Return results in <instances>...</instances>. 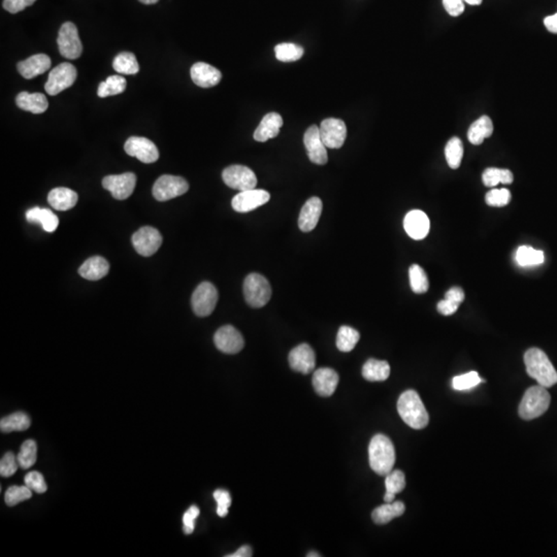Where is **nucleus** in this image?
Segmentation results:
<instances>
[{"label":"nucleus","mask_w":557,"mask_h":557,"mask_svg":"<svg viewBox=\"0 0 557 557\" xmlns=\"http://www.w3.org/2000/svg\"><path fill=\"white\" fill-rule=\"evenodd\" d=\"M79 196L74 190L65 187L55 188L48 195L51 207L57 211H68L78 203Z\"/></svg>","instance_id":"27"},{"label":"nucleus","mask_w":557,"mask_h":557,"mask_svg":"<svg viewBox=\"0 0 557 557\" xmlns=\"http://www.w3.org/2000/svg\"><path fill=\"white\" fill-rule=\"evenodd\" d=\"M362 376L370 382H382L387 380L390 376V366L389 362L368 359L362 368Z\"/></svg>","instance_id":"30"},{"label":"nucleus","mask_w":557,"mask_h":557,"mask_svg":"<svg viewBox=\"0 0 557 557\" xmlns=\"http://www.w3.org/2000/svg\"><path fill=\"white\" fill-rule=\"evenodd\" d=\"M464 1L471 4V6H479V4H481L482 0H464Z\"/></svg>","instance_id":"56"},{"label":"nucleus","mask_w":557,"mask_h":557,"mask_svg":"<svg viewBox=\"0 0 557 557\" xmlns=\"http://www.w3.org/2000/svg\"><path fill=\"white\" fill-rule=\"evenodd\" d=\"M189 190V184L182 177L164 175L158 178L154 184L153 196L158 201H166L185 194Z\"/></svg>","instance_id":"8"},{"label":"nucleus","mask_w":557,"mask_h":557,"mask_svg":"<svg viewBox=\"0 0 557 557\" xmlns=\"http://www.w3.org/2000/svg\"><path fill=\"white\" fill-rule=\"evenodd\" d=\"M214 343L218 350L225 354H237L245 346L243 336L231 325L220 327L214 336Z\"/></svg>","instance_id":"15"},{"label":"nucleus","mask_w":557,"mask_h":557,"mask_svg":"<svg viewBox=\"0 0 557 557\" xmlns=\"http://www.w3.org/2000/svg\"><path fill=\"white\" fill-rule=\"evenodd\" d=\"M445 299L460 305L464 301V292L460 287H452L446 292Z\"/></svg>","instance_id":"53"},{"label":"nucleus","mask_w":557,"mask_h":557,"mask_svg":"<svg viewBox=\"0 0 557 557\" xmlns=\"http://www.w3.org/2000/svg\"><path fill=\"white\" fill-rule=\"evenodd\" d=\"M406 511L405 503L402 501H392V503H386L380 507L376 508L372 511V518L375 524H387L391 521L394 518L400 517Z\"/></svg>","instance_id":"28"},{"label":"nucleus","mask_w":557,"mask_h":557,"mask_svg":"<svg viewBox=\"0 0 557 557\" xmlns=\"http://www.w3.org/2000/svg\"><path fill=\"white\" fill-rule=\"evenodd\" d=\"M511 192L503 188V189H492L486 194L485 201L490 207H501L507 205L511 201Z\"/></svg>","instance_id":"45"},{"label":"nucleus","mask_w":557,"mask_h":557,"mask_svg":"<svg viewBox=\"0 0 557 557\" xmlns=\"http://www.w3.org/2000/svg\"><path fill=\"white\" fill-rule=\"evenodd\" d=\"M551 402L549 392L541 385L526 390L519 405V416L524 420H533L542 416L548 410Z\"/></svg>","instance_id":"4"},{"label":"nucleus","mask_w":557,"mask_h":557,"mask_svg":"<svg viewBox=\"0 0 557 557\" xmlns=\"http://www.w3.org/2000/svg\"><path fill=\"white\" fill-rule=\"evenodd\" d=\"M19 466L18 457L13 452H8L0 462V475L4 478L12 477Z\"/></svg>","instance_id":"46"},{"label":"nucleus","mask_w":557,"mask_h":557,"mask_svg":"<svg viewBox=\"0 0 557 557\" xmlns=\"http://www.w3.org/2000/svg\"><path fill=\"white\" fill-rule=\"evenodd\" d=\"M16 104L21 110L32 113H42L48 109L49 104L46 95L42 93H29L21 92L16 97Z\"/></svg>","instance_id":"26"},{"label":"nucleus","mask_w":557,"mask_h":557,"mask_svg":"<svg viewBox=\"0 0 557 557\" xmlns=\"http://www.w3.org/2000/svg\"><path fill=\"white\" fill-rule=\"evenodd\" d=\"M370 466L380 476L389 475L395 464V450L391 440L384 434H376L368 446Z\"/></svg>","instance_id":"3"},{"label":"nucleus","mask_w":557,"mask_h":557,"mask_svg":"<svg viewBox=\"0 0 557 557\" xmlns=\"http://www.w3.org/2000/svg\"><path fill=\"white\" fill-rule=\"evenodd\" d=\"M443 4L450 16L457 17L464 13V0H443Z\"/></svg>","instance_id":"51"},{"label":"nucleus","mask_w":557,"mask_h":557,"mask_svg":"<svg viewBox=\"0 0 557 557\" xmlns=\"http://www.w3.org/2000/svg\"><path fill=\"white\" fill-rule=\"evenodd\" d=\"M304 52L301 46L291 42H283L275 47L276 58L282 62L297 61L303 57Z\"/></svg>","instance_id":"41"},{"label":"nucleus","mask_w":557,"mask_h":557,"mask_svg":"<svg viewBox=\"0 0 557 557\" xmlns=\"http://www.w3.org/2000/svg\"><path fill=\"white\" fill-rule=\"evenodd\" d=\"M132 241L136 252L145 257L155 254L162 245V237L159 231L150 226L139 228L132 235Z\"/></svg>","instance_id":"11"},{"label":"nucleus","mask_w":557,"mask_h":557,"mask_svg":"<svg viewBox=\"0 0 557 557\" xmlns=\"http://www.w3.org/2000/svg\"><path fill=\"white\" fill-rule=\"evenodd\" d=\"M398 411L405 423L414 430H423L428 425L430 415L415 390H407L400 396Z\"/></svg>","instance_id":"2"},{"label":"nucleus","mask_w":557,"mask_h":557,"mask_svg":"<svg viewBox=\"0 0 557 557\" xmlns=\"http://www.w3.org/2000/svg\"><path fill=\"white\" fill-rule=\"evenodd\" d=\"M319 130L325 147L329 149H340L346 141L347 127L343 120L336 118L323 120Z\"/></svg>","instance_id":"14"},{"label":"nucleus","mask_w":557,"mask_h":557,"mask_svg":"<svg viewBox=\"0 0 557 557\" xmlns=\"http://www.w3.org/2000/svg\"><path fill=\"white\" fill-rule=\"evenodd\" d=\"M110 265L107 259L102 256H93L87 259L79 269V274L84 278L90 281L100 280L108 275Z\"/></svg>","instance_id":"25"},{"label":"nucleus","mask_w":557,"mask_h":557,"mask_svg":"<svg viewBox=\"0 0 557 557\" xmlns=\"http://www.w3.org/2000/svg\"><path fill=\"white\" fill-rule=\"evenodd\" d=\"M222 179L228 187L239 191L255 189L257 178L254 171L244 166H230L223 171Z\"/></svg>","instance_id":"10"},{"label":"nucleus","mask_w":557,"mask_h":557,"mask_svg":"<svg viewBox=\"0 0 557 557\" xmlns=\"http://www.w3.org/2000/svg\"><path fill=\"white\" fill-rule=\"evenodd\" d=\"M526 372L537 381L538 384L545 389L554 386L557 383V372L554 364L544 351L539 348H531L524 354Z\"/></svg>","instance_id":"1"},{"label":"nucleus","mask_w":557,"mask_h":557,"mask_svg":"<svg viewBox=\"0 0 557 557\" xmlns=\"http://www.w3.org/2000/svg\"><path fill=\"white\" fill-rule=\"evenodd\" d=\"M25 485L28 486L32 492L36 494H42L48 490L46 481H45L44 476L38 472H30L25 476Z\"/></svg>","instance_id":"47"},{"label":"nucleus","mask_w":557,"mask_h":557,"mask_svg":"<svg viewBox=\"0 0 557 557\" xmlns=\"http://www.w3.org/2000/svg\"><path fill=\"white\" fill-rule=\"evenodd\" d=\"M513 173L509 169L496 168V167H489L484 171L482 175V181L483 184L487 187H494L499 184H508L513 183Z\"/></svg>","instance_id":"34"},{"label":"nucleus","mask_w":557,"mask_h":557,"mask_svg":"<svg viewBox=\"0 0 557 557\" xmlns=\"http://www.w3.org/2000/svg\"><path fill=\"white\" fill-rule=\"evenodd\" d=\"M322 209V201L319 197L314 196L308 199L299 214V229L304 233L312 231L318 224Z\"/></svg>","instance_id":"20"},{"label":"nucleus","mask_w":557,"mask_h":557,"mask_svg":"<svg viewBox=\"0 0 557 557\" xmlns=\"http://www.w3.org/2000/svg\"><path fill=\"white\" fill-rule=\"evenodd\" d=\"M283 126V118L280 113H267L261 120L260 124L254 132V139L260 143L276 138L280 134V128Z\"/></svg>","instance_id":"24"},{"label":"nucleus","mask_w":557,"mask_h":557,"mask_svg":"<svg viewBox=\"0 0 557 557\" xmlns=\"http://www.w3.org/2000/svg\"><path fill=\"white\" fill-rule=\"evenodd\" d=\"M253 556L252 548L248 545L242 546L241 548L237 550L233 554L227 556V557H251Z\"/></svg>","instance_id":"55"},{"label":"nucleus","mask_w":557,"mask_h":557,"mask_svg":"<svg viewBox=\"0 0 557 557\" xmlns=\"http://www.w3.org/2000/svg\"><path fill=\"white\" fill-rule=\"evenodd\" d=\"M361 338V334L356 329L350 327H340L336 336V347L342 352H351L356 346Z\"/></svg>","instance_id":"35"},{"label":"nucleus","mask_w":557,"mask_h":557,"mask_svg":"<svg viewBox=\"0 0 557 557\" xmlns=\"http://www.w3.org/2000/svg\"><path fill=\"white\" fill-rule=\"evenodd\" d=\"M32 496V490L28 486H10L6 492V505L13 507V505H18L22 501L29 500Z\"/></svg>","instance_id":"43"},{"label":"nucleus","mask_w":557,"mask_h":557,"mask_svg":"<svg viewBox=\"0 0 557 557\" xmlns=\"http://www.w3.org/2000/svg\"><path fill=\"white\" fill-rule=\"evenodd\" d=\"M218 301V291L212 283L203 282L195 289L191 304L197 316L207 317L215 310Z\"/></svg>","instance_id":"9"},{"label":"nucleus","mask_w":557,"mask_h":557,"mask_svg":"<svg viewBox=\"0 0 557 557\" xmlns=\"http://www.w3.org/2000/svg\"><path fill=\"white\" fill-rule=\"evenodd\" d=\"M404 227L409 237L420 241L430 233V222L427 215L420 210L409 212L404 220Z\"/></svg>","instance_id":"19"},{"label":"nucleus","mask_w":557,"mask_h":557,"mask_svg":"<svg viewBox=\"0 0 557 557\" xmlns=\"http://www.w3.org/2000/svg\"><path fill=\"white\" fill-rule=\"evenodd\" d=\"M60 54L68 59H78L83 52L78 28L72 22H65L60 28L57 38Z\"/></svg>","instance_id":"6"},{"label":"nucleus","mask_w":557,"mask_h":557,"mask_svg":"<svg viewBox=\"0 0 557 557\" xmlns=\"http://www.w3.org/2000/svg\"><path fill=\"white\" fill-rule=\"evenodd\" d=\"M313 386L319 395H333L338 384V375L333 368H321L313 375Z\"/></svg>","instance_id":"21"},{"label":"nucleus","mask_w":557,"mask_h":557,"mask_svg":"<svg viewBox=\"0 0 557 557\" xmlns=\"http://www.w3.org/2000/svg\"><path fill=\"white\" fill-rule=\"evenodd\" d=\"M494 134V124L488 116H482L470 126L468 139L473 145H481L484 139L490 138Z\"/></svg>","instance_id":"29"},{"label":"nucleus","mask_w":557,"mask_h":557,"mask_svg":"<svg viewBox=\"0 0 557 557\" xmlns=\"http://www.w3.org/2000/svg\"><path fill=\"white\" fill-rule=\"evenodd\" d=\"M481 382H483V380L480 378L479 374L473 370V372L454 377L452 380V387L455 390L462 391V390L472 389Z\"/></svg>","instance_id":"44"},{"label":"nucleus","mask_w":557,"mask_h":557,"mask_svg":"<svg viewBox=\"0 0 557 557\" xmlns=\"http://www.w3.org/2000/svg\"><path fill=\"white\" fill-rule=\"evenodd\" d=\"M126 153L143 164H153L159 158V151L153 141L141 136H132L124 145Z\"/></svg>","instance_id":"13"},{"label":"nucleus","mask_w":557,"mask_h":557,"mask_svg":"<svg viewBox=\"0 0 557 557\" xmlns=\"http://www.w3.org/2000/svg\"><path fill=\"white\" fill-rule=\"evenodd\" d=\"M244 297L252 308H262L272 297V287L269 281L260 274L253 273L244 281Z\"/></svg>","instance_id":"5"},{"label":"nucleus","mask_w":557,"mask_h":557,"mask_svg":"<svg viewBox=\"0 0 557 557\" xmlns=\"http://www.w3.org/2000/svg\"><path fill=\"white\" fill-rule=\"evenodd\" d=\"M445 155L448 166L453 169L458 168L464 157V145L462 139L456 136L450 139L445 148Z\"/></svg>","instance_id":"39"},{"label":"nucleus","mask_w":557,"mask_h":557,"mask_svg":"<svg viewBox=\"0 0 557 557\" xmlns=\"http://www.w3.org/2000/svg\"><path fill=\"white\" fill-rule=\"evenodd\" d=\"M458 306L460 305H457V304L445 299L438 304V311L445 316H450V315H453L457 311Z\"/></svg>","instance_id":"52"},{"label":"nucleus","mask_w":557,"mask_h":557,"mask_svg":"<svg viewBox=\"0 0 557 557\" xmlns=\"http://www.w3.org/2000/svg\"><path fill=\"white\" fill-rule=\"evenodd\" d=\"M308 556V557H314V556L320 557L321 556H320V554H317V552H310V554H308V556Z\"/></svg>","instance_id":"58"},{"label":"nucleus","mask_w":557,"mask_h":557,"mask_svg":"<svg viewBox=\"0 0 557 557\" xmlns=\"http://www.w3.org/2000/svg\"><path fill=\"white\" fill-rule=\"evenodd\" d=\"M31 425V421L27 414L23 412L13 413L8 416L2 418L0 421V430L2 432H23Z\"/></svg>","instance_id":"33"},{"label":"nucleus","mask_w":557,"mask_h":557,"mask_svg":"<svg viewBox=\"0 0 557 557\" xmlns=\"http://www.w3.org/2000/svg\"><path fill=\"white\" fill-rule=\"evenodd\" d=\"M77 76V68L72 63L63 62L51 70L45 89L49 95H57L76 82Z\"/></svg>","instance_id":"7"},{"label":"nucleus","mask_w":557,"mask_h":557,"mask_svg":"<svg viewBox=\"0 0 557 557\" xmlns=\"http://www.w3.org/2000/svg\"><path fill=\"white\" fill-rule=\"evenodd\" d=\"M17 68L19 74L23 78L31 80L40 74H45L51 68V59L48 55L36 54L19 62Z\"/></svg>","instance_id":"23"},{"label":"nucleus","mask_w":557,"mask_h":557,"mask_svg":"<svg viewBox=\"0 0 557 557\" xmlns=\"http://www.w3.org/2000/svg\"><path fill=\"white\" fill-rule=\"evenodd\" d=\"M199 513H201V511H199L198 508L194 505L184 514V533H185L186 535H191V533H194L195 519L198 517Z\"/></svg>","instance_id":"49"},{"label":"nucleus","mask_w":557,"mask_h":557,"mask_svg":"<svg viewBox=\"0 0 557 557\" xmlns=\"http://www.w3.org/2000/svg\"><path fill=\"white\" fill-rule=\"evenodd\" d=\"M190 74L194 83L201 88L214 87L218 85L222 79L219 70L205 62L195 63L190 70Z\"/></svg>","instance_id":"22"},{"label":"nucleus","mask_w":557,"mask_h":557,"mask_svg":"<svg viewBox=\"0 0 557 557\" xmlns=\"http://www.w3.org/2000/svg\"><path fill=\"white\" fill-rule=\"evenodd\" d=\"M126 86H127V83H126V80L123 77H109L104 82L100 83V86H98L97 95L100 97L104 98L108 97V96L123 93L125 91Z\"/></svg>","instance_id":"38"},{"label":"nucleus","mask_w":557,"mask_h":557,"mask_svg":"<svg viewBox=\"0 0 557 557\" xmlns=\"http://www.w3.org/2000/svg\"><path fill=\"white\" fill-rule=\"evenodd\" d=\"M308 157L313 164L324 166L329 162L327 147L320 136V130L317 125H312L306 130L304 136Z\"/></svg>","instance_id":"16"},{"label":"nucleus","mask_w":557,"mask_h":557,"mask_svg":"<svg viewBox=\"0 0 557 557\" xmlns=\"http://www.w3.org/2000/svg\"><path fill=\"white\" fill-rule=\"evenodd\" d=\"M28 221L31 223H40L42 228L47 233H54L59 225V219L57 216L49 209H40V207H32L26 213Z\"/></svg>","instance_id":"31"},{"label":"nucleus","mask_w":557,"mask_h":557,"mask_svg":"<svg viewBox=\"0 0 557 557\" xmlns=\"http://www.w3.org/2000/svg\"><path fill=\"white\" fill-rule=\"evenodd\" d=\"M19 466L23 470H28L36 464L38 458V445L36 441L27 440L21 446L20 452L18 455Z\"/></svg>","instance_id":"42"},{"label":"nucleus","mask_w":557,"mask_h":557,"mask_svg":"<svg viewBox=\"0 0 557 557\" xmlns=\"http://www.w3.org/2000/svg\"><path fill=\"white\" fill-rule=\"evenodd\" d=\"M515 258L520 267H533L542 265L545 260V255L543 251L533 249L529 246H521L518 248Z\"/></svg>","instance_id":"36"},{"label":"nucleus","mask_w":557,"mask_h":557,"mask_svg":"<svg viewBox=\"0 0 557 557\" xmlns=\"http://www.w3.org/2000/svg\"><path fill=\"white\" fill-rule=\"evenodd\" d=\"M288 361L293 370L308 375L314 370L316 355L310 345L301 344L291 350Z\"/></svg>","instance_id":"18"},{"label":"nucleus","mask_w":557,"mask_h":557,"mask_svg":"<svg viewBox=\"0 0 557 557\" xmlns=\"http://www.w3.org/2000/svg\"><path fill=\"white\" fill-rule=\"evenodd\" d=\"M271 199V194L262 189H251L240 192L231 201L233 209L237 213H248Z\"/></svg>","instance_id":"17"},{"label":"nucleus","mask_w":557,"mask_h":557,"mask_svg":"<svg viewBox=\"0 0 557 557\" xmlns=\"http://www.w3.org/2000/svg\"><path fill=\"white\" fill-rule=\"evenodd\" d=\"M385 487H386V494L384 496V501L385 503H392L395 499V494H400L406 487L405 473L400 470H392L389 475H386Z\"/></svg>","instance_id":"32"},{"label":"nucleus","mask_w":557,"mask_h":557,"mask_svg":"<svg viewBox=\"0 0 557 557\" xmlns=\"http://www.w3.org/2000/svg\"><path fill=\"white\" fill-rule=\"evenodd\" d=\"M116 72L122 74H138L139 66L136 56L130 52H122L116 56L113 61Z\"/></svg>","instance_id":"37"},{"label":"nucleus","mask_w":557,"mask_h":557,"mask_svg":"<svg viewBox=\"0 0 557 557\" xmlns=\"http://www.w3.org/2000/svg\"><path fill=\"white\" fill-rule=\"evenodd\" d=\"M136 185V175L134 173L107 175L102 180L104 189L110 191L113 198L123 201L134 194Z\"/></svg>","instance_id":"12"},{"label":"nucleus","mask_w":557,"mask_h":557,"mask_svg":"<svg viewBox=\"0 0 557 557\" xmlns=\"http://www.w3.org/2000/svg\"><path fill=\"white\" fill-rule=\"evenodd\" d=\"M409 277H410L411 288L413 292L417 295L427 292L430 288L427 276L425 272L420 265H413L409 269Z\"/></svg>","instance_id":"40"},{"label":"nucleus","mask_w":557,"mask_h":557,"mask_svg":"<svg viewBox=\"0 0 557 557\" xmlns=\"http://www.w3.org/2000/svg\"><path fill=\"white\" fill-rule=\"evenodd\" d=\"M139 1L143 4H154L156 3V2L159 1V0H139Z\"/></svg>","instance_id":"57"},{"label":"nucleus","mask_w":557,"mask_h":557,"mask_svg":"<svg viewBox=\"0 0 557 557\" xmlns=\"http://www.w3.org/2000/svg\"><path fill=\"white\" fill-rule=\"evenodd\" d=\"M36 1V0H3L2 6L10 14H17L22 12L28 6H31Z\"/></svg>","instance_id":"50"},{"label":"nucleus","mask_w":557,"mask_h":557,"mask_svg":"<svg viewBox=\"0 0 557 557\" xmlns=\"http://www.w3.org/2000/svg\"><path fill=\"white\" fill-rule=\"evenodd\" d=\"M544 24H545L548 31L557 34V13L556 14L552 15V16L544 19Z\"/></svg>","instance_id":"54"},{"label":"nucleus","mask_w":557,"mask_h":557,"mask_svg":"<svg viewBox=\"0 0 557 557\" xmlns=\"http://www.w3.org/2000/svg\"><path fill=\"white\" fill-rule=\"evenodd\" d=\"M214 499L217 501V514L220 517H225L228 514V509L231 505L230 494L228 492L218 489L214 492Z\"/></svg>","instance_id":"48"}]
</instances>
